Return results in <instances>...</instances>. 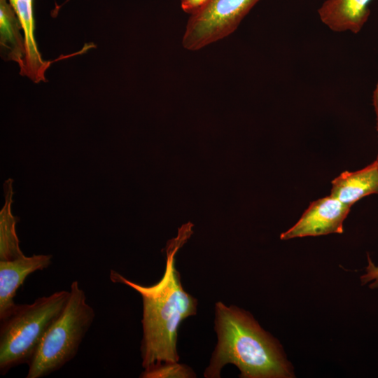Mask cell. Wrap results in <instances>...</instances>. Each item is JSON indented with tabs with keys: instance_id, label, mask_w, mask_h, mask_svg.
Returning <instances> with one entry per match:
<instances>
[{
	"instance_id": "1",
	"label": "cell",
	"mask_w": 378,
	"mask_h": 378,
	"mask_svg": "<svg viewBox=\"0 0 378 378\" xmlns=\"http://www.w3.org/2000/svg\"><path fill=\"white\" fill-rule=\"evenodd\" d=\"M192 227L190 222L182 225L177 236L167 241L164 248V272L156 284L142 286L111 270V281L125 284L141 296V355L144 370L165 362H178L176 347L178 328L185 318L196 314L197 300L183 289L180 273L176 268V255L192 234Z\"/></svg>"
},
{
	"instance_id": "2",
	"label": "cell",
	"mask_w": 378,
	"mask_h": 378,
	"mask_svg": "<svg viewBox=\"0 0 378 378\" xmlns=\"http://www.w3.org/2000/svg\"><path fill=\"white\" fill-rule=\"evenodd\" d=\"M217 344L205 369L206 378H219L226 364L241 378H291L294 374L279 342L248 312L234 305L215 304Z\"/></svg>"
},
{
	"instance_id": "3",
	"label": "cell",
	"mask_w": 378,
	"mask_h": 378,
	"mask_svg": "<svg viewBox=\"0 0 378 378\" xmlns=\"http://www.w3.org/2000/svg\"><path fill=\"white\" fill-rule=\"evenodd\" d=\"M69 291H56L40 297L31 304H17L1 321L0 372L30 362L51 324L66 304Z\"/></svg>"
},
{
	"instance_id": "4",
	"label": "cell",
	"mask_w": 378,
	"mask_h": 378,
	"mask_svg": "<svg viewBox=\"0 0 378 378\" xmlns=\"http://www.w3.org/2000/svg\"><path fill=\"white\" fill-rule=\"evenodd\" d=\"M78 282L71 283L69 297L61 314L51 324L28 363L27 378H41L59 370L76 355L94 318Z\"/></svg>"
},
{
	"instance_id": "5",
	"label": "cell",
	"mask_w": 378,
	"mask_h": 378,
	"mask_svg": "<svg viewBox=\"0 0 378 378\" xmlns=\"http://www.w3.org/2000/svg\"><path fill=\"white\" fill-rule=\"evenodd\" d=\"M259 1L209 0L190 15L183 35V47L198 50L228 36Z\"/></svg>"
},
{
	"instance_id": "6",
	"label": "cell",
	"mask_w": 378,
	"mask_h": 378,
	"mask_svg": "<svg viewBox=\"0 0 378 378\" xmlns=\"http://www.w3.org/2000/svg\"><path fill=\"white\" fill-rule=\"evenodd\" d=\"M351 206L331 196L312 202L298 222L280 235L281 240L343 232Z\"/></svg>"
},
{
	"instance_id": "7",
	"label": "cell",
	"mask_w": 378,
	"mask_h": 378,
	"mask_svg": "<svg viewBox=\"0 0 378 378\" xmlns=\"http://www.w3.org/2000/svg\"><path fill=\"white\" fill-rule=\"evenodd\" d=\"M51 255H25L12 260L0 261V320L15 308L17 290L31 273L43 270L51 264Z\"/></svg>"
},
{
	"instance_id": "8",
	"label": "cell",
	"mask_w": 378,
	"mask_h": 378,
	"mask_svg": "<svg viewBox=\"0 0 378 378\" xmlns=\"http://www.w3.org/2000/svg\"><path fill=\"white\" fill-rule=\"evenodd\" d=\"M372 0H325L318 9L321 21L335 32L358 33L370 15Z\"/></svg>"
},
{
	"instance_id": "9",
	"label": "cell",
	"mask_w": 378,
	"mask_h": 378,
	"mask_svg": "<svg viewBox=\"0 0 378 378\" xmlns=\"http://www.w3.org/2000/svg\"><path fill=\"white\" fill-rule=\"evenodd\" d=\"M330 195L351 206L361 198L378 194V165L376 161L356 172H344L332 182Z\"/></svg>"
},
{
	"instance_id": "10",
	"label": "cell",
	"mask_w": 378,
	"mask_h": 378,
	"mask_svg": "<svg viewBox=\"0 0 378 378\" xmlns=\"http://www.w3.org/2000/svg\"><path fill=\"white\" fill-rule=\"evenodd\" d=\"M18 17L8 0H0V44L4 57L20 69L25 53L24 38Z\"/></svg>"
},
{
	"instance_id": "11",
	"label": "cell",
	"mask_w": 378,
	"mask_h": 378,
	"mask_svg": "<svg viewBox=\"0 0 378 378\" xmlns=\"http://www.w3.org/2000/svg\"><path fill=\"white\" fill-rule=\"evenodd\" d=\"M13 180L8 178L4 185L5 204L0 212V261L12 260L24 255L20 248L15 225L19 218L11 213Z\"/></svg>"
},
{
	"instance_id": "12",
	"label": "cell",
	"mask_w": 378,
	"mask_h": 378,
	"mask_svg": "<svg viewBox=\"0 0 378 378\" xmlns=\"http://www.w3.org/2000/svg\"><path fill=\"white\" fill-rule=\"evenodd\" d=\"M142 378H193L194 371L185 364L178 362H165L149 370H144L141 374Z\"/></svg>"
},
{
	"instance_id": "13",
	"label": "cell",
	"mask_w": 378,
	"mask_h": 378,
	"mask_svg": "<svg viewBox=\"0 0 378 378\" xmlns=\"http://www.w3.org/2000/svg\"><path fill=\"white\" fill-rule=\"evenodd\" d=\"M368 263L365 274L360 276L361 284L365 285L368 282L372 281L369 285V288L372 289L378 288V266H376L373 263L368 254Z\"/></svg>"
},
{
	"instance_id": "14",
	"label": "cell",
	"mask_w": 378,
	"mask_h": 378,
	"mask_svg": "<svg viewBox=\"0 0 378 378\" xmlns=\"http://www.w3.org/2000/svg\"><path fill=\"white\" fill-rule=\"evenodd\" d=\"M209 0H181V7L182 10L192 15L202 8Z\"/></svg>"
},
{
	"instance_id": "15",
	"label": "cell",
	"mask_w": 378,
	"mask_h": 378,
	"mask_svg": "<svg viewBox=\"0 0 378 378\" xmlns=\"http://www.w3.org/2000/svg\"><path fill=\"white\" fill-rule=\"evenodd\" d=\"M373 105L377 116V130L378 132V83L373 92Z\"/></svg>"
},
{
	"instance_id": "16",
	"label": "cell",
	"mask_w": 378,
	"mask_h": 378,
	"mask_svg": "<svg viewBox=\"0 0 378 378\" xmlns=\"http://www.w3.org/2000/svg\"><path fill=\"white\" fill-rule=\"evenodd\" d=\"M375 161H376V162H377V165H378V154H377V159H376Z\"/></svg>"
},
{
	"instance_id": "17",
	"label": "cell",
	"mask_w": 378,
	"mask_h": 378,
	"mask_svg": "<svg viewBox=\"0 0 378 378\" xmlns=\"http://www.w3.org/2000/svg\"><path fill=\"white\" fill-rule=\"evenodd\" d=\"M9 1H15V0H8Z\"/></svg>"
}]
</instances>
